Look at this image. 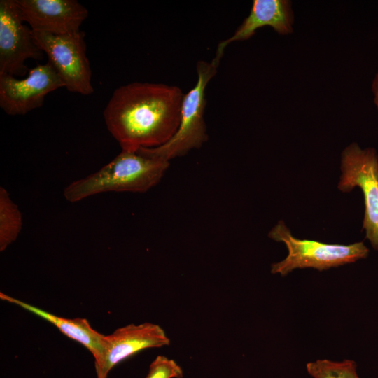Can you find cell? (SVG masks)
Wrapping results in <instances>:
<instances>
[{"instance_id":"obj_1","label":"cell","mask_w":378,"mask_h":378,"mask_svg":"<svg viewBox=\"0 0 378 378\" xmlns=\"http://www.w3.org/2000/svg\"><path fill=\"white\" fill-rule=\"evenodd\" d=\"M184 94L178 87L163 83L120 86L104 110L106 127L122 150L162 146L178 130Z\"/></svg>"},{"instance_id":"obj_2","label":"cell","mask_w":378,"mask_h":378,"mask_svg":"<svg viewBox=\"0 0 378 378\" xmlns=\"http://www.w3.org/2000/svg\"><path fill=\"white\" fill-rule=\"evenodd\" d=\"M169 161L122 150L99 169L67 185L64 197L69 202L107 192L143 193L160 183Z\"/></svg>"},{"instance_id":"obj_3","label":"cell","mask_w":378,"mask_h":378,"mask_svg":"<svg viewBox=\"0 0 378 378\" xmlns=\"http://www.w3.org/2000/svg\"><path fill=\"white\" fill-rule=\"evenodd\" d=\"M219 63L215 58L210 62L200 60L197 63V80L195 86L184 94L177 131L163 145L155 148H140L138 153L170 162L193 149L200 148L208 140L204 120L206 105L205 90L209 81L216 74Z\"/></svg>"},{"instance_id":"obj_4","label":"cell","mask_w":378,"mask_h":378,"mask_svg":"<svg viewBox=\"0 0 378 378\" xmlns=\"http://www.w3.org/2000/svg\"><path fill=\"white\" fill-rule=\"evenodd\" d=\"M268 237L285 244L286 258L272 264V274L284 276L295 269L314 268L319 271L354 262L368 256L369 249L363 241L349 245L326 244L295 237L283 220L271 229Z\"/></svg>"},{"instance_id":"obj_5","label":"cell","mask_w":378,"mask_h":378,"mask_svg":"<svg viewBox=\"0 0 378 378\" xmlns=\"http://www.w3.org/2000/svg\"><path fill=\"white\" fill-rule=\"evenodd\" d=\"M341 175L337 188L348 192L355 187L363 192L365 212L362 229L372 248L378 251V155L374 148L348 145L341 153Z\"/></svg>"},{"instance_id":"obj_6","label":"cell","mask_w":378,"mask_h":378,"mask_svg":"<svg viewBox=\"0 0 378 378\" xmlns=\"http://www.w3.org/2000/svg\"><path fill=\"white\" fill-rule=\"evenodd\" d=\"M33 34L36 43L47 55L64 88L82 95L94 92L83 32L55 35L33 31Z\"/></svg>"},{"instance_id":"obj_7","label":"cell","mask_w":378,"mask_h":378,"mask_svg":"<svg viewBox=\"0 0 378 378\" xmlns=\"http://www.w3.org/2000/svg\"><path fill=\"white\" fill-rule=\"evenodd\" d=\"M24 22L15 0L0 1V74L24 76L29 71L27 59L44 57L32 29Z\"/></svg>"},{"instance_id":"obj_8","label":"cell","mask_w":378,"mask_h":378,"mask_svg":"<svg viewBox=\"0 0 378 378\" xmlns=\"http://www.w3.org/2000/svg\"><path fill=\"white\" fill-rule=\"evenodd\" d=\"M64 84L50 62L29 69L23 79L0 74V106L10 115H22L41 106L46 96Z\"/></svg>"},{"instance_id":"obj_9","label":"cell","mask_w":378,"mask_h":378,"mask_svg":"<svg viewBox=\"0 0 378 378\" xmlns=\"http://www.w3.org/2000/svg\"><path fill=\"white\" fill-rule=\"evenodd\" d=\"M170 340L158 325L129 324L106 335V348L102 359L95 363L97 378H106L111 370L122 360L148 348L168 346Z\"/></svg>"},{"instance_id":"obj_10","label":"cell","mask_w":378,"mask_h":378,"mask_svg":"<svg viewBox=\"0 0 378 378\" xmlns=\"http://www.w3.org/2000/svg\"><path fill=\"white\" fill-rule=\"evenodd\" d=\"M32 31L61 35L80 30L88 10L76 0H15Z\"/></svg>"},{"instance_id":"obj_11","label":"cell","mask_w":378,"mask_h":378,"mask_svg":"<svg viewBox=\"0 0 378 378\" xmlns=\"http://www.w3.org/2000/svg\"><path fill=\"white\" fill-rule=\"evenodd\" d=\"M293 23L291 1L253 0L249 14L234 33L218 43L214 58L220 62L229 44L251 38L260 28L270 27L277 34L285 36L293 32Z\"/></svg>"},{"instance_id":"obj_12","label":"cell","mask_w":378,"mask_h":378,"mask_svg":"<svg viewBox=\"0 0 378 378\" xmlns=\"http://www.w3.org/2000/svg\"><path fill=\"white\" fill-rule=\"evenodd\" d=\"M0 298L18 305L53 324L65 335L87 348L93 355L95 363L102 359L106 348V335L94 330L87 319L66 318L57 316L3 293H0Z\"/></svg>"},{"instance_id":"obj_13","label":"cell","mask_w":378,"mask_h":378,"mask_svg":"<svg viewBox=\"0 0 378 378\" xmlns=\"http://www.w3.org/2000/svg\"><path fill=\"white\" fill-rule=\"evenodd\" d=\"M22 227V214L8 190L0 188V251H5L18 237Z\"/></svg>"},{"instance_id":"obj_14","label":"cell","mask_w":378,"mask_h":378,"mask_svg":"<svg viewBox=\"0 0 378 378\" xmlns=\"http://www.w3.org/2000/svg\"><path fill=\"white\" fill-rule=\"evenodd\" d=\"M306 367L308 373L314 378H359L356 363L351 360L342 362L317 360L308 363Z\"/></svg>"},{"instance_id":"obj_15","label":"cell","mask_w":378,"mask_h":378,"mask_svg":"<svg viewBox=\"0 0 378 378\" xmlns=\"http://www.w3.org/2000/svg\"><path fill=\"white\" fill-rule=\"evenodd\" d=\"M183 370L172 359L158 356L152 362L146 378H181Z\"/></svg>"},{"instance_id":"obj_16","label":"cell","mask_w":378,"mask_h":378,"mask_svg":"<svg viewBox=\"0 0 378 378\" xmlns=\"http://www.w3.org/2000/svg\"><path fill=\"white\" fill-rule=\"evenodd\" d=\"M372 91L374 95V102L378 109V71L372 83Z\"/></svg>"}]
</instances>
